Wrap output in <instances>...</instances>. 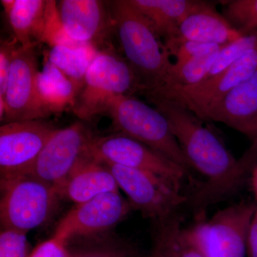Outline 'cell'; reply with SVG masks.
<instances>
[{
	"label": "cell",
	"instance_id": "6da1fadb",
	"mask_svg": "<svg viewBox=\"0 0 257 257\" xmlns=\"http://www.w3.org/2000/svg\"><path fill=\"white\" fill-rule=\"evenodd\" d=\"M165 115L190 169L205 178L192 197V205L203 212L204 208L234 192L243 181L238 160L215 134L203 124L204 120L174 101L147 96Z\"/></svg>",
	"mask_w": 257,
	"mask_h": 257
},
{
	"label": "cell",
	"instance_id": "7a4b0ae2",
	"mask_svg": "<svg viewBox=\"0 0 257 257\" xmlns=\"http://www.w3.org/2000/svg\"><path fill=\"white\" fill-rule=\"evenodd\" d=\"M109 3L120 45L136 75L142 94L160 87L173 63L165 45L128 0Z\"/></svg>",
	"mask_w": 257,
	"mask_h": 257
},
{
	"label": "cell",
	"instance_id": "3957f363",
	"mask_svg": "<svg viewBox=\"0 0 257 257\" xmlns=\"http://www.w3.org/2000/svg\"><path fill=\"white\" fill-rule=\"evenodd\" d=\"M105 112L118 133L143 143L190 170L167 118L155 106L133 96H120L109 103Z\"/></svg>",
	"mask_w": 257,
	"mask_h": 257
},
{
	"label": "cell",
	"instance_id": "277c9868",
	"mask_svg": "<svg viewBox=\"0 0 257 257\" xmlns=\"http://www.w3.org/2000/svg\"><path fill=\"white\" fill-rule=\"evenodd\" d=\"M256 204L240 202L199 219L184 233L204 257H246L250 225Z\"/></svg>",
	"mask_w": 257,
	"mask_h": 257
},
{
	"label": "cell",
	"instance_id": "5b68a950",
	"mask_svg": "<svg viewBox=\"0 0 257 257\" xmlns=\"http://www.w3.org/2000/svg\"><path fill=\"white\" fill-rule=\"evenodd\" d=\"M2 229L28 233L45 224L60 199L53 186L30 175L1 177Z\"/></svg>",
	"mask_w": 257,
	"mask_h": 257
},
{
	"label": "cell",
	"instance_id": "8992f818",
	"mask_svg": "<svg viewBox=\"0 0 257 257\" xmlns=\"http://www.w3.org/2000/svg\"><path fill=\"white\" fill-rule=\"evenodd\" d=\"M81 90L74 112L81 119L89 120L105 112L114 98L141 92V87L127 61L102 50L89 66Z\"/></svg>",
	"mask_w": 257,
	"mask_h": 257
},
{
	"label": "cell",
	"instance_id": "52a82bcc",
	"mask_svg": "<svg viewBox=\"0 0 257 257\" xmlns=\"http://www.w3.org/2000/svg\"><path fill=\"white\" fill-rule=\"evenodd\" d=\"M105 165L119 189L127 197L132 209L140 211L145 217L163 220L188 202V197L182 194L180 187L161 176L122 166Z\"/></svg>",
	"mask_w": 257,
	"mask_h": 257
},
{
	"label": "cell",
	"instance_id": "ba28073f",
	"mask_svg": "<svg viewBox=\"0 0 257 257\" xmlns=\"http://www.w3.org/2000/svg\"><path fill=\"white\" fill-rule=\"evenodd\" d=\"M86 156L104 164L151 172L180 187L189 172L156 150L118 133L109 136L93 137Z\"/></svg>",
	"mask_w": 257,
	"mask_h": 257
},
{
	"label": "cell",
	"instance_id": "9c48e42d",
	"mask_svg": "<svg viewBox=\"0 0 257 257\" xmlns=\"http://www.w3.org/2000/svg\"><path fill=\"white\" fill-rule=\"evenodd\" d=\"M257 71L256 45L225 70L191 87L163 86L149 92V96L177 103L202 119L209 110L229 91L245 82Z\"/></svg>",
	"mask_w": 257,
	"mask_h": 257
},
{
	"label": "cell",
	"instance_id": "30bf717a",
	"mask_svg": "<svg viewBox=\"0 0 257 257\" xmlns=\"http://www.w3.org/2000/svg\"><path fill=\"white\" fill-rule=\"evenodd\" d=\"M38 120L13 121L0 126L1 177L29 175L37 157L56 131Z\"/></svg>",
	"mask_w": 257,
	"mask_h": 257
},
{
	"label": "cell",
	"instance_id": "8fae6325",
	"mask_svg": "<svg viewBox=\"0 0 257 257\" xmlns=\"http://www.w3.org/2000/svg\"><path fill=\"white\" fill-rule=\"evenodd\" d=\"M94 135L80 121L57 128L32 167L30 176L53 186H60L85 156Z\"/></svg>",
	"mask_w": 257,
	"mask_h": 257
},
{
	"label": "cell",
	"instance_id": "7c38bea8",
	"mask_svg": "<svg viewBox=\"0 0 257 257\" xmlns=\"http://www.w3.org/2000/svg\"><path fill=\"white\" fill-rule=\"evenodd\" d=\"M35 46L20 45L15 51L5 95L4 123L38 120L48 116L37 95L39 71Z\"/></svg>",
	"mask_w": 257,
	"mask_h": 257
},
{
	"label": "cell",
	"instance_id": "4fadbf2b",
	"mask_svg": "<svg viewBox=\"0 0 257 257\" xmlns=\"http://www.w3.org/2000/svg\"><path fill=\"white\" fill-rule=\"evenodd\" d=\"M132 210L119 191L101 194L71 209L57 225L53 237L67 243L75 236L106 231L124 220Z\"/></svg>",
	"mask_w": 257,
	"mask_h": 257
},
{
	"label": "cell",
	"instance_id": "5bb4252c",
	"mask_svg": "<svg viewBox=\"0 0 257 257\" xmlns=\"http://www.w3.org/2000/svg\"><path fill=\"white\" fill-rule=\"evenodd\" d=\"M202 119L223 123L247 137L251 143L254 141L257 138V71L206 111Z\"/></svg>",
	"mask_w": 257,
	"mask_h": 257
},
{
	"label": "cell",
	"instance_id": "9a60e30c",
	"mask_svg": "<svg viewBox=\"0 0 257 257\" xmlns=\"http://www.w3.org/2000/svg\"><path fill=\"white\" fill-rule=\"evenodd\" d=\"M57 8L64 30L79 44L97 47L106 40L110 28L104 2L98 0H62Z\"/></svg>",
	"mask_w": 257,
	"mask_h": 257
},
{
	"label": "cell",
	"instance_id": "2e32d148",
	"mask_svg": "<svg viewBox=\"0 0 257 257\" xmlns=\"http://www.w3.org/2000/svg\"><path fill=\"white\" fill-rule=\"evenodd\" d=\"M55 189L60 199L77 205L101 194L119 191V187L105 164L85 155Z\"/></svg>",
	"mask_w": 257,
	"mask_h": 257
},
{
	"label": "cell",
	"instance_id": "e0dca14e",
	"mask_svg": "<svg viewBox=\"0 0 257 257\" xmlns=\"http://www.w3.org/2000/svg\"><path fill=\"white\" fill-rule=\"evenodd\" d=\"M177 37L225 46L242 36L218 12L214 3L199 0L194 9L179 25Z\"/></svg>",
	"mask_w": 257,
	"mask_h": 257
},
{
	"label": "cell",
	"instance_id": "ac0fdd59",
	"mask_svg": "<svg viewBox=\"0 0 257 257\" xmlns=\"http://www.w3.org/2000/svg\"><path fill=\"white\" fill-rule=\"evenodd\" d=\"M146 18L159 38L164 41L177 37L184 18L199 0H128Z\"/></svg>",
	"mask_w": 257,
	"mask_h": 257
},
{
	"label": "cell",
	"instance_id": "d6986e66",
	"mask_svg": "<svg viewBox=\"0 0 257 257\" xmlns=\"http://www.w3.org/2000/svg\"><path fill=\"white\" fill-rule=\"evenodd\" d=\"M36 86L37 95L47 116L62 112L69 106L73 108L82 89L48 60L37 74Z\"/></svg>",
	"mask_w": 257,
	"mask_h": 257
},
{
	"label": "cell",
	"instance_id": "ffe728a7",
	"mask_svg": "<svg viewBox=\"0 0 257 257\" xmlns=\"http://www.w3.org/2000/svg\"><path fill=\"white\" fill-rule=\"evenodd\" d=\"M1 3L20 45L40 42L47 0H2Z\"/></svg>",
	"mask_w": 257,
	"mask_h": 257
},
{
	"label": "cell",
	"instance_id": "44dd1931",
	"mask_svg": "<svg viewBox=\"0 0 257 257\" xmlns=\"http://www.w3.org/2000/svg\"><path fill=\"white\" fill-rule=\"evenodd\" d=\"M156 222L152 254L157 257H204L186 237L182 219L177 213Z\"/></svg>",
	"mask_w": 257,
	"mask_h": 257
},
{
	"label": "cell",
	"instance_id": "7402d4cb",
	"mask_svg": "<svg viewBox=\"0 0 257 257\" xmlns=\"http://www.w3.org/2000/svg\"><path fill=\"white\" fill-rule=\"evenodd\" d=\"M99 52L97 47L90 44L73 47L57 46L50 50L48 60L82 88L88 69Z\"/></svg>",
	"mask_w": 257,
	"mask_h": 257
},
{
	"label": "cell",
	"instance_id": "603a6c76",
	"mask_svg": "<svg viewBox=\"0 0 257 257\" xmlns=\"http://www.w3.org/2000/svg\"><path fill=\"white\" fill-rule=\"evenodd\" d=\"M222 48L198 56L182 63H172L165 82L160 87H191L200 84L207 78L219 51Z\"/></svg>",
	"mask_w": 257,
	"mask_h": 257
},
{
	"label": "cell",
	"instance_id": "cb8c5ba5",
	"mask_svg": "<svg viewBox=\"0 0 257 257\" xmlns=\"http://www.w3.org/2000/svg\"><path fill=\"white\" fill-rule=\"evenodd\" d=\"M221 15L241 36L257 32V0L221 1Z\"/></svg>",
	"mask_w": 257,
	"mask_h": 257
},
{
	"label": "cell",
	"instance_id": "d4e9b609",
	"mask_svg": "<svg viewBox=\"0 0 257 257\" xmlns=\"http://www.w3.org/2000/svg\"><path fill=\"white\" fill-rule=\"evenodd\" d=\"M40 42L51 47L57 46H77L83 45L74 42L66 32L61 20L57 2L47 0L46 13Z\"/></svg>",
	"mask_w": 257,
	"mask_h": 257
},
{
	"label": "cell",
	"instance_id": "484cf974",
	"mask_svg": "<svg viewBox=\"0 0 257 257\" xmlns=\"http://www.w3.org/2000/svg\"><path fill=\"white\" fill-rule=\"evenodd\" d=\"M257 41V32L249 35L242 36L228 44L219 51L215 62L208 74L207 79L211 78L221 73L235 61L244 55L246 52L251 50ZM204 79V80H205Z\"/></svg>",
	"mask_w": 257,
	"mask_h": 257
},
{
	"label": "cell",
	"instance_id": "4316f807",
	"mask_svg": "<svg viewBox=\"0 0 257 257\" xmlns=\"http://www.w3.org/2000/svg\"><path fill=\"white\" fill-rule=\"evenodd\" d=\"M164 45L170 57L172 56L175 57V63H182L198 56L220 50L224 47L192 41L179 37H172L165 40Z\"/></svg>",
	"mask_w": 257,
	"mask_h": 257
},
{
	"label": "cell",
	"instance_id": "83f0119b",
	"mask_svg": "<svg viewBox=\"0 0 257 257\" xmlns=\"http://www.w3.org/2000/svg\"><path fill=\"white\" fill-rule=\"evenodd\" d=\"M32 250L26 233L13 229H2L0 257H30Z\"/></svg>",
	"mask_w": 257,
	"mask_h": 257
},
{
	"label": "cell",
	"instance_id": "f1b7e54d",
	"mask_svg": "<svg viewBox=\"0 0 257 257\" xmlns=\"http://www.w3.org/2000/svg\"><path fill=\"white\" fill-rule=\"evenodd\" d=\"M18 40H1L0 44V101H5L10 69L18 49Z\"/></svg>",
	"mask_w": 257,
	"mask_h": 257
},
{
	"label": "cell",
	"instance_id": "f546056e",
	"mask_svg": "<svg viewBox=\"0 0 257 257\" xmlns=\"http://www.w3.org/2000/svg\"><path fill=\"white\" fill-rule=\"evenodd\" d=\"M30 257H70L67 243L52 236L32 249Z\"/></svg>",
	"mask_w": 257,
	"mask_h": 257
},
{
	"label": "cell",
	"instance_id": "4dcf8cb0",
	"mask_svg": "<svg viewBox=\"0 0 257 257\" xmlns=\"http://www.w3.org/2000/svg\"><path fill=\"white\" fill-rule=\"evenodd\" d=\"M70 257H130L124 250L111 247L91 248L89 250L70 253Z\"/></svg>",
	"mask_w": 257,
	"mask_h": 257
},
{
	"label": "cell",
	"instance_id": "1f68e13d",
	"mask_svg": "<svg viewBox=\"0 0 257 257\" xmlns=\"http://www.w3.org/2000/svg\"><path fill=\"white\" fill-rule=\"evenodd\" d=\"M239 165L246 175L250 173L257 165V138L251 143V147L239 159Z\"/></svg>",
	"mask_w": 257,
	"mask_h": 257
},
{
	"label": "cell",
	"instance_id": "d6a6232c",
	"mask_svg": "<svg viewBox=\"0 0 257 257\" xmlns=\"http://www.w3.org/2000/svg\"><path fill=\"white\" fill-rule=\"evenodd\" d=\"M247 256L257 257V204L248 231Z\"/></svg>",
	"mask_w": 257,
	"mask_h": 257
},
{
	"label": "cell",
	"instance_id": "836d02e7",
	"mask_svg": "<svg viewBox=\"0 0 257 257\" xmlns=\"http://www.w3.org/2000/svg\"><path fill=\"white\" fill-rule=\"evenodd\" d=\"M251 175V184L253 194L257 200V165L253 167L250 172Z\"/></svg>",
	"mask_w": 257,
	"mask_h": 257
},
{
	"label": "cell",
	"instance_id": "e575fe53",
	"mask_svg": "<svg viewBox=\"0 0 257 257\" xmlns=\"http://www.w3.org/2000/svg\"><path fill=\"white\" fill-rule=\"evenodd\" d=\"M151 257H157V256H155V255H154V254H152Z\"/></svg>",
	"mask_w": 257,
	"mask_h": 257
}]
</instances>
